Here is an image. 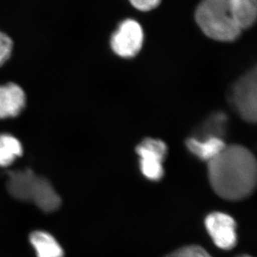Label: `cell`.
I'll return each mask as SVG.
<instances>
[{
    "mask_svg": "<svg viewBox=\"0 0 257 257\" xmlns=\"http://www.w3.org/2000/svg\"><path fill=\"white\" fill-rule=\"evenodd\" d=\"M207 165L211 187L221 198L239 201L249 197L255 190L256 160L245 147L226 146Z\"/></svg>",
    "mask_w": 257,
    "mask_h": 257,
    "instance_id": "1",
    "label": "cell"
},
{
    "mask_svg": "<svg viewBox=\"0 0 257 257\" xmlns=\"http://www.w3.org/2000/svg\"><path fill=\"white\" fill-rule=\"evenodd\" d=\"M7 189L16 199L35 204L44 212H53L61 206L51 183L30 169L8 172Z\"/></svg>",
    "mask_w": 257,
    "mask_h": 257,
    "instance_id": "2",
    "label": "cell"
},
{
    "mask_svg": "<svg viewBox=\"0 0 257 257\" xmlns=\"http://www.w3.org/2000/svg\"><path fill=\"white\" fill-rule=\"evenodd\" d=\"M195 20L201 31L216 41H234L241 33L233 18L229 0H201Z\"/></svg>",
    "mask_w": 257,
    "mask_h": 257,
    "instance_id": "3",
    "label": "cell"
},
{
    "mask_svg": "<svg viewBox=\"0 0 257 257\" xmlns=\"http://www.w3.org/2000/svg\"><path fill=\"white\" fill-rule=\"evenodd\" d=\"M256 71L242 76L233 86L231 100L240 116L248 122L256 121Z\"/></svg>",
    "mask_w": 257,
    "mask_h": 257,
    "instance_id": "4",
    "label": "cell"
},
{
    "mask_svg": "<svg viewBox=\"0 0 257 257\" xmlns=\"http://www.w3.org/2000/svg\"><path fill=\"white\" fill-rule=\"evenodd\" d=\"M140 158V169L151 181H159L164 176L163 163L168 153L166 143L159 139H147L137 147Z\"/></svg>",
    "mask_w": 257,
    "mask_h": 257,
    "instance_id": "5",
    "label": "cell"
},
{
    "mask_svg": "<svg viewBox=\"0 0 257 257\" xmlns=\"http://www.w3.org/2000/svg\"><path fill=\"white\" fill-rule=\"evenodd\" d=\"M143 39L141 25L135 20H126L112 34L111 47L116 55L121 58H133L141 50Z\"/></svg>",
    "mask_w": 257,
    "mask_h": 257,
    "instance_id": "6",
    "label": "cell"
},
{
    "mask_svg": "<svg viewBox=\"0 0 257 257\" xmlns=\"http://www.w3.org/2000/svg\"><path fill=\"white\" fill-rule=\"evenodd\" d=\"M205 225L217 247L222 250H230L236 245V224L231 216L216 211L207 216Z\"/></svg>",
    "mask_w": 257,
    "mask_h": 257,
    "instance_id": "7",
    "label": "cell"
},
{
    "mask_svg": "<svg viewBox=\"0 0 257 257\" xmlns=\"http://www.w3.org/2000/svg\"><path fill=\"white\" fill-rule=\"evenodd\" d=\"M25 104V92L18 84L10 83L0 86V119L19 116Z\"/></svg>",
    "mask_w": 257,
    "mask_h": 257,
    "instance_id": "8",
    "label": "cell"
},
{
    "mask_svg": "<svg viewBox=\"0 0 257 257\" xmlns=\"http://www.w3.org/2000/svg\"><path fill=\"white\" fill-rule=\"evenodd\" d=\"M188 150L202 161L210 162L216 158L226 147V143L220 137H204L200 139L191 138L186 142Z\"/></svg>",
    "mask_w": 257,
    "mask_h": 257,
    "instance_id": "9",
    "label": "cell"
},
{
    "mask_svg": "<svg viewBox=\"0 0 257 257\" xmlns=\"http://www.w3.org/2000/svg\"><path fill=\"white\" fill-rule=\"evenodd\" d=\"M29 240L37 257H64V251L55 238L43 230L32 233Z\"/></svg>",
    "mask_w": 257,
    "mask_h": 257,
    "instance_id": "10",
    "label": "cell"
},
{
    "mask_svg": "<svg viewBox=\"0 0 257 257\" xmlns=\"http://www.w3.org/2000/svg\"><path fill=\"white\" fill-rule=\"evenodd\" d=\"M233 18L239 29H249L255 22L257 0H229Z\"/></svg>",
    "mask_w": 257,
    "mask_h": 257,
    "instance_id": "11",
    "label": "cell"
},
{
    "mask_svg": "<svg viewBox=\"0 0 257 257\" xmlns=\"http://www.w3.org/2000/svg\"><path fill=\"white\" fill-rule=\"evenodd\" d=\"M23 155L22 144L10 134L0 135V167H9Z\"/></svg>",
    "mask_w": 257,
    "mask_h": 257,
    "instance_id": "12",
    "label": "cell"
},
{
    "mask_svg": "<svg viewBox=\"0 0 257 257\" xmlns=\"http://www.w3.org/2000/svg\"><path fill=\"white\" fill-rule=\"evenodd\" d=\"M166 257H211L203 248L198 245H188L175 250Z\"/></svg>",
    "mask_w": 257,
    "mask_h": 257,
    "instance_id": "13",
    "label": "cell"
},
{
    "mask_svg": "<svg viewBox=\"0 0 257 257\" xmlns=\"http://www.w3.org/2000/svg\"><path fill=\"white\" fill-rule=\"evenodd\" d=\"M13 46L12 39L7 34L0 31V66L5 64L10 59L12 54Z\"/></svg>",
    "mask_w": 257,
    "mask_h": 257,
    "instance_id": "14",
    "label": "cell"
},
{
    "mask_svg": "<svg viewBox=\"0 0 257 257\" xmlns=\"http://www.w3.org/2000/svg\"><path fill=\"white\" fill-rule=\"evenodd\" d=\"M132 5L137 10L147 12L150 11L158 7L160 4L161 0H129Z\"/></svg>",
    "mask_w": 257,
    "mask_h": 257,
    "instance_id": "15",
    "label": "cell"
},
{
    "mask_svg": "<svg viewBox=\"0 0 257 257\" xmlns=\"http://www.w3.org/2000/svg\"><path fill=\"white\" fill-rule=\"evenodd\" d=\"M238 257H251V256H250V255H240V256H238Z\"/></svg>",
    "mask_w": 257,
    "mask_h": 257,
    "instance_id": "16",
    "label": "cell"
}]
</instances>
